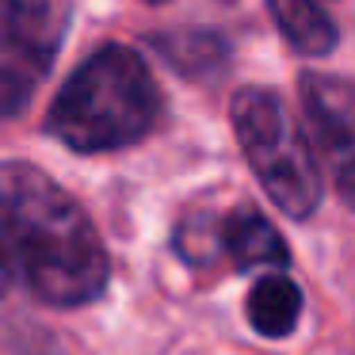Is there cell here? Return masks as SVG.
Wrapping results in <instances>:
<instances>
[{
  "mask_svg": "<svg viewBox=\"0 0 355 355\" xmlns=\"http://www.w3.org/2000/svg\"><path fill=\"white\" fill-rule=\"evenodd\" d=\"M161 88L138 50L111 42L88 54L62 85L46 115L54 134L73 153H115L130 149L157 126Z\"/></svg>",
  "mask_w": 355,
  "mask_h": 355,
  "instance_id": "2",
  "label": "cell"
},
{
  "mask_svg": "<svg viewBox=\"0 0 355 355\" xmlns=\"http://www.w3.org/2000/svg\"><path fill=\"white\" fill-rule=\"evenodd\" d=\"M248 324L263 340H286L302 317V286L286 275H263L248 291Z\"/></svg>",
  "mask_w": 355,
  "mask_h": 355,
  "instance_id": "8",
  "label": "cell"
},
{
  "mask_svg": "<svg viewBox=\"0 0 355 355\" xmlns=\"http://www.w3.org/2000/svg\"><path fill=\"white\" fill-rule=\"evenodd\" d=\"M0 248L46 306H88L107 291L111 260L92 218L27 161L0 164Z\"/></svg>",
  "mask_w": 355,
  "mask_h": 355,
  "instance_id": "1",
  "label": "cell"
},
{
  "mask_svg": "<svg viewBox=\"0 0 355 355\" xmlns=\"http://www.w3.org/2000/svg\"><path fill=\"white\" fill-rule=\"evenodd\" d=\"M153 46L164 54V62L176 65L184 77H214L230 62V46L210 31H184V35H161Z\"/></svg>",
  "mask_w": 355,
  "mask_h": 355,
  "instance_id": "9",
  "label": "cell"
},
{
  "mask_svg": "<svg viewBox=\"0 0 355 355\" xmlns=\"http://www.w3.org/2000/svg\"><path fill=\"white\" fill-rule=\"evenodd\" d=\"M222 241H225V252H230L233 268H241V271H283L291 263L283 233L252 207H237L225 218Z\"/></svg>",
  "mask_w": 355,
  "mask_h": 355,
  "instance_id": "6",
  "label": "cell"
},
{
  "mask_svg": "<svg viewBox=\"0 0 355 355\" xmlns=\"http://www.w3.org/2000/svg\"><path fill=\"white\" fill-rule=\"evenodd\" d=\"M302 103H306L313 141L324 153L336 191L352 199V164H355V96L344 77L306 73L302 77Z\"/></svg>",
  "mask_w": 355,
  "mask_h": 355,
  "instance_id": "5",
  "label": "cell"
},
{
  "mask_svg": "<svg viewBox=\"0 0 355 355\" xmlns=\"http://www.w3.org/2000/svg\"><path fill=\"white\" fill-rule=\"evenodd\" d=\"M12 283H16V271H12L8 256H4V248H0V298L12 291Z\"/></svg>",
  "mask_w": 355,
  "mask_h": 355,
  "instance_id": "10",
  "label": "cell"
},
{
  "mask_svg": "<svg viewBox=\"0 0 355 355\" xmlns=\"http://www.w3.org/2000/svg\"><path fill=\"white\" fill-rule=\"evenodd\" d=\"M241 153L263 184L268 199L291 218H309L321 207L324 180L302 126L271 88H241L230 103Z\"/></svg>",
  "mask_w": 355,
  "mask_h": 355,
  "instance_id": "3",
  "label": "cell"
},
{
  "mask_svg": "<svg viewBox=\"0 0 355 355\" xmlns=\"http://www.w3.org/2000/svg\"><path fill=\"white\" fill-rule=\"evenodd\" d=\"M146 4H168V0H146Z\"/></svg>",
  "mask_w": 355,
  "mask_h": 355,
  "instance_id": "11",
  "label": "cell"
},
{
  "mask_svg": "<svg viewBox=\"0 0 355 355\" xmlns=\"http://www.w3.org/2000/svg\"><path fill=\"white\" fill-rule=\"evenodd\" d=\"M58 54L54 0H0V119L35 100Z\"/></svg>",
  "mask_w": 355,
  "mask_h": 355,
  "instance_id": "4",
  "label": "cell"
},
{
  "mask_svg": "<svg viewBox=\"0 0 355 355\" xmlns=\"http://www.w3.org/2000/svg\"><path fill=\"white\" fill-rule=\"evenodd\" d=\"M283 39L291 42L294 54L302 58H324L336 50L340 27L324 0H268Z\"/></svg>",
  "mask_w": 355,
  "mask_h": 355,
  "instance_id": "7",
  "label": "cell"
}]
</instances>
